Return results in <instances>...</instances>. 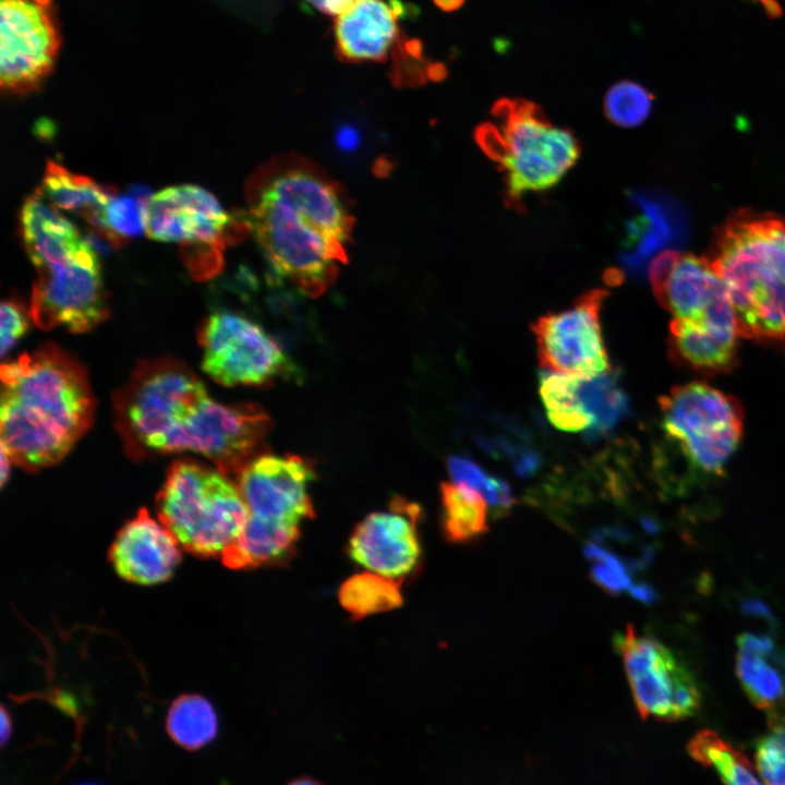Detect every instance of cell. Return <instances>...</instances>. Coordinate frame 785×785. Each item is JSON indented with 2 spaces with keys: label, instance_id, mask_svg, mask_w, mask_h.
Instances as JSON below:
<instances>
[{
  "label": "cell",
  "instance_id": "obj_3",
  "mask_svg": "<svg viewBox=\"0 0 785 785\" xmlns=\"http://www.w3.org/2000/svg\"><path fill=\"white\" fill-rule=\"evenodd\" d=\"M159 521L188 553L221 557L242 532L250 511L237 484L218 469L176 461L157 495Z\"/></svg>",
  "mask_w": 785,
  "mask_h": 785
},
{
  "label": "cell",
  "instance_id": "obj_25",
  "mask_svg": "<svg viewBox=\"0 0 785 785\" xmlns=\"http://www.w3.org/2000/svg\"><path fill=\"white\" fill-rule=\"evenodd\" d=\"M440 502L447 540L468 542L487 532V502L474 490L454 482H443Z\"/></svg>",
  "mask_w": 785,
  "mask_h": 785
},
{
  "label": "cell",
  "instance_id": "obj_46",
  "mask_svg": "<svg viewBox=\"0 0 785 785\" xmlns=\"http://www.w3.org/2000/svg\"><path fill=\"white\" fill-rule=\"evenodd\" d=\"M82 785H94V784H82Z\"/></svg>",
  "mask_w": 785,
  "mask_h": 785
},
{
  "label": "cell",
  "instance_id": "obj_44",
  "mask_svg": "<svg viewBox=\"0 0 785 785\" xmlns=\"http://www.w3.org/2000/svg\"><path fill=\"white\" fill-rule=\"evenodd\" d=\"M434 3L444 11H454L459 9L464 0H433Z\"/></svg>",
  "mask_w": 785,
  "mask_h": 785
},
{
  "label": "cell",
  "instance_id": "obj_18",
  "mask_svg": "<svg viewBox=\"0 0 785 785\" xmlns=\"http://www.w3.org/2000/svg\"><path fill=\"white\" fill-rule=\"evenodd\" d=\"M419 505L395 497L387 511L366 516L349 540V556L370 571L397 578L416 565L421 547L416 524Z\"/></svg>",
  "mask_w": 785,
  "mask_h": 785
},
{
  "label": "cell",
  "instance_id": "obj_5",
  "mask_svg": "<svg viewBox=\"0 0 785 785\" xmlns=\"http://www.w3.org/2000/svg\"><path fill=\"white\" fill-rule=\"evenodd\" d=\"M494 113L495 123L482 128L479 140L498 161L511 198L551 189L578 159L572 133L547 121L536 106L504 99Z\"/></svg>",
  "mask_w": 785,
  "mask_h": 785
},
{
  "label": "cell",
  "instance_id": "obj_15",
  "mask_svg": "<svg viewBox=\"0 0 785 785\" xmlns=\"http://www.w3.org/2000/svg\"><path fill=\"white\" fill-rule=\"evenodd\" d=\"M233 226V218L218 200L192 184L159 191L150 196L145 208V231L152 239L197 244L219 256Z\"/></svg>",
  "mask_w": 785,
  "mask_h": 785
},
{
  "label": "cell",
  "instance_id": "obj_22",
  "mask_svg": "<svg viewBox=\"0 0 785 785\" xmlns=\"http://www.w3.org/2000/svg\"><path fill=\"white\" fill-rule=\"evenodd\" d=\"M39 191L56 208L84 217L108 240L104 221L105 208L112 197L108 189L49 161Z\"/></svg>",
  "mask_w": 785,
  "mask_h": 785
},
{
  "label": "cell",
  "instance_id": "obj_36",
  "mask_svg": "<svg viewBox=\"0 0 785 785\" xmlns=\"http://www.w3.org/2000/svg\"><path fill=\"white\" fill-rule=\"evenodd\" d=\"M28 328V316L17 301L7 300L1 304L0 349L4 357L23 337Z\"/></svg>",
  "mask_w": 785,
  "mask_h": 785
},
{
  "label": "cell",
  "instance_id": "obj_21",
  "mask_svg": "<svg viewBox=\"0 0 785 785\" xmlns=\"http://www.w3.org/2000/svg\"><path fill=\"white\" fill-rule=\"evenodd\" d=\"M632 203L638 213L627 222L620 255L621 264L632 274L643 271L650 259L669 250L676 229L668 207L648 194L635 193Z\"/></svg>",
  "mask_w": 785,
  "mask_h": 785
},
{
  "label": "cell",
  "instance_id": "obj_10",
  "mask_svg": "<svg viewBox=\"0 0 785 785\" xmlns=\"http://www.w3.org/2000/svg\"><path fill=\"white\" fill-rule=\"evenodd\" d=\"M31 317L41 329L84 333L108 315L98 256L89 242L65 258L36 267Z\"/></svg>",
  "mask_w": 785,
  "mask_h": 785
},
{
  "label": "cell",
  "instance_id": "obj_33",
  "mask_svg": "<svg viewBox=\"0 0 785 785\" xmlns=\"http://www.w3.org/2000/svg\"><path fill=\"white\" fill-rule=\"evenodd\" d=\"M147 202L131 194L112 196L104 213L108 241L119 244L123 239L136 237L145 231V208Z\"/></svg>",
  "mask_w": 785,
  "mask_h": 785
},
{
  "label": "cell",
  "instance_id": "obj_23",
  "mask_svg": "<svg viewBox=\"0 0 785 785\" xmlns=\"http://www.w3.org/2000/svg\"><path fill=\"white\" fill-rule=\"evenodd\" d=\"M299 539L298 526L264 520L250 515L221 560L232 569L258 567L287 558Z\"/></svg>",
  "mask_w": 785,
  "mask_h": 785
},
{
  "label": "cell",
  "instance_id": "obj_42",
  "mask_svg": "<svg viewBox=\"0 0 785 785\" xmlns=\"http://www.w3.org/2000/svg\"><path fill=\"white\" fill-rule=\"evenodd\" d=\"M11 462H13L11 457L9 456L7 450L1 446L0 481H1L2 486L4 485V483L8 480Z\"/></svg>",
  "mask_w": 785,
  "mask_h": 785
},
{
  "label": "cell",
  "instance_id": "obj_40",
  "mask_svg": "<svg viewBox=\"0 0 785 785\" xmlns=\"http://www.w3.org/2000/svg\"><path fill=\"white\" fill-rule=\"evenodd\" d=\"M741 611L751 617L763 619L769 624L775 625V619L769 607L758 599L748 597L741 602Z\"/></svg>",
  "mask_w": 785,
  "mask_h": 785
},
{
  "label": "cell",
  "instance_id": "obj_38",
  "mask_svg": "<svg viewBox=\"0 0 785 785\" xmlns=\"http://www.w3.org/2000/svg\"><path fill=\"white\" fill-rule=\"evenodd\" d=\"M361 142L359 130L351 124L340 125L335 134V143L337 147L346 153L357 149Z\"/></svg>",
  "mask_w": 785,
  "mask_h": 785
},
{
  "label": "cell",
  "instance_id": "obj_6",
  "mask_svg": "<svg viewBox=\"0 0 785 785\" xmlns=\"http://www.w3.org/2000/svg\"><path fill=\"white\" fill-rule=\"evenodd\" d=\"M667 440L698 476H718L742 434L740 403L705 383L676 386L660 401Z\"/></svg>",
  "mask_w": 785,
  "mask_h": 785
},
{
  "label": "cell",
  "instance_id": "obj_41",
  "mask_svg": "<svg viewBox=\"0 0 785 785\" xmlns=\"http://www.w3.org/2000/svg\"><path fill=\"white\" fill-rule=\"evenodd\" d=\"M629 592L641 602H653L655 597L654 590L644 583L633 584Z\"/></svg>",
  "mask_w": 785,
  "mask_h": 785
},
{
  "label": "cell",
  "instance_id": "obj_43",
  "mask_svg": "<svg viewBox=\"0 0 785 785\" xmlns=\"http://www.w3.org/2000/svg\"><path fill=\"white\" fill-rule=\"evenodd\" d=\"M1 742H7L11 735L12 723L10 714L5 711L4 706L1 708Z\"/></svg>",
  "mask_w": 785,
  "mask_h": 785
},
{
  "label": "cell",
  "instance_id": "obj_34",
  "mask_svg": "<svg viewBox=\"0 0 785 785\" xmlns=\"http://www.w3.org/2000/svg\"><path fill=\"white\" fill-rule=\"evenodd\" d=\"M585 554L592 561V576L595 582L611 593L630 591L633 584L628 568L618 557L595 544H588Z\"/></svg>",
  "mask_w": 785,
  "mask_h": 785
},
{
  "label": "cell",
  "instance_id": "obj_13",
  "mask_svg": "<svg viewBox=\"0 0 785 785\" xmlns=\"http://www.w3.org/2000/svg\"><path fill=\"white\" fill-rule=\"evenodd\" d=\"M606 293L593 290L532 325L538 357L550 372L592 376L611 370L604 346L600 313Z\"/></svg>",
  "mask_w": 785,
  "mask_h": 785
},
{
  "label": "cell",
  "instance_id": "obj_35",
  "mask_svg": "<svg viewBox=\"0 0 785 785\" xmlns=\"http://www.w3.org/2000/svg\"><path fill=\"white\" fill-rule=\"evenodd\" d=\"M753 219L771 263L785 279V219L757 213Z\"/></svg>",
  "mask_w": 785,
  "mask_h": 785
},
{
  "label": "cell",
  "instance_id": "obj_14",
  "mask_svg": "<svg viewBox=\"0 0 785 785\" xmlns=\"http://www.w3.org/2000/svg\"><path fill=\"white\" fill-rule=\"evenodd\" d=\"M540 395L551 423L565 432L602 436L629 413V400L611 370L592 376L542 372Z\"/></svg>",
  "mask_w": 785,
  "mask_h": 785
},
{
  "label": "cell",
  "instance_id": "obj_30",
  "mask_svg": "<svg viewBox=\"0 0 785 785\" xmlns=\"http://www.w3.org/2000/svg\"><path fill=\"white\" fill-rule=\"evenodd\" d=\"M446 464L451 482L478 492L496 515L505 514L512 507L515 498L509 485L490 475L470 458L452 455L447 458Z\"/></svg>",
  "mask_w": 785,
  "mask_h": 785
},
{
  "label": "cell",
  "instance_id": "obj_26",
  "mask_svg": "<svg viewBox=\"0 0 785 785\" xmlns=\"http://www.w3.org/2000/svg\"><path fill=\"white\" fill-rule=\"evenodd\" d=\"M690 757L711 766L724 785H764L745 753L711 729L698 732L688 744Z\"/></svg>",
  "mask_w": 785,
  "mask_h": 785
},
{
  "label": "cell",
  "instance_id": "obj_7",
  "mask_svg": "<svg viewBox=\"0 0 785 785\" xmlns=\"http://www.w3.org/2000/svg\"><path fill=\"white\" fill-rule=\"evenodd\" d=\"M207 398L201 379L177 361L157 360L137 367L114 401L130 451L157 452L164 438Z\"/></svg>",
  "mask_w": 785,
  "mask_h": 785
},
{
  "label": "cell",
  "instance_id": "obj_9",
  "mask_svg": "<svg viewBox=\"0 0 785 785\" xmlns=\"http://www.w3.org/2000/svg\"><path fill=\"white\" fill-rule=\"evenodd\" d=\"M270 427L255 403L222 404L209 397L161 442L157 452L203 455L228 478H237L255 457Z\"/></svg>",
  "mask_w": 785,
  "mask_h": 785
},
{
  "label": "cell",
  "instance_id": "obj_24",
  "mask_svg": "<svg viewBox=\"0 0 785 785\" xmlns=\"http://www.w3.org/2000/svg\"><path fill=\"white\" fill-rule=\"evenodd\" d=\"M669 335L673 357L698 371L726 372L737 361V333L700 329L673 318Z\"/></svg>",
  "mask_w": 785,
  "mask_h": 785
},
{
  "label": "cell",
  "instance_id": "obj_29",
  "mask_svg": "<svg viewBox=\"0 0 785 785\" xmlns=\"http://www.w3.org/2000/svg\"><path fill=\"white\" fill-rule=\"evenodd\" d=\"M339 601L355 619L390 611L401 605L399 584L389 577L376 572H363L350 577L339 590Z\"/></svg>",
  "mask_w": 785,
  "mask_h": 785
},
{
  "label": "cell",
  "instance_id": "obj_27",
  "mask_svg": "<svg viewBox=\"0 0 785 785\" xmlns=\"http://www.w3.org/2000/svg\"><path fill=\"white\" fill-rule=\"evenodd\" d=\"M166 728L174 742L188 750H196L216 737L218 717L204 697L183 695L171 703Z\"/></svg>",
  "mask_w": 785,
  "mask_h": 785
},
{
  "label": "cell",
  "instance_id": "obj_12",
  "mask_svg": "<svg viewBox=\"0 0 785 785\" xmlns=\"http://www.w3.org/2000/svg\"><path fill=\"white\" fill-rule=\"evenodd\" d=\"M51 0H0V78L25 93L50 72L59 49Z\"/></svg>",
  "mask_w": 785,
  "mask_h": 785
},
{
  "label": "cell",
  "instance_id": "obj_28",
  "mask_svg": "<svg viewBox=\"0 0 785 785\" xmlns=\"http://www.w3.org/2000/svg\"><path fill=\"white\" fill-rule=\"evenodd\" d=\"M770 656L738 649L736 671L751 702L773 712L785 701V671L769 662Z\"/></svg>",
  "mask_w": 785,
  "mask_h": 785
},
{
  "label": "cell",
  "instance_id": "obj_1",
  "mask_svg": "<svg viewBox=\"0 0 785 785\" xmlns=\"http://www.w3.org/2000/svg\"><path fill=\"white\" fill-rule=\"evenodd\" d=\"M245 219L274 283L318 297L347 262L352 218L338 188L312 167L280 166L264 176Z\"/></svg>",
  "mask_w": 785,
  "mask_h": 785
},
{
  "label": "cell",
  "instance_id": "obj_32",
  "mask_svg": "<svg viewBox=\"0 0 785 785\" xmlns=\"http://www.w3.org/2000/svg\"><path fill=\"white\" fill-rule=\"evenodd\" d=\"M772 715L754 742L756 768L764 785H785V717Z\"/></svg>",
  "mask_w": 785,
  "mask_h": 785
},
{
  "label": "cell",
  "instance_id": "obj_8",
  "mask_svg": "<svg viewBox=\"0 0 785 785\" xmlns=\"http://www.w3.org/2000/svg\"><path fill=\"white\" fill-rule=\"evenodd\" d=\"M202 369L215 382L264 386L298 377L279 342L253 319L230 311L210 314L200 331Z\"/></svg>",
  "mask_w": 785,
  "mask_h": 785
},
{
  "label": "cell",
  "instance_id": "obj_17",
  "mask_svg": "<svg viewBox=\"0 0 785 785\" xmlns=\"http://www.w3.org/2000/svg\"><path fill=\"white\" fill-rule=\"evenodd\" d=\"M654 294L675 319L698 328L738 333L726 286L708 258L678 252Z\"/></svg>",
  "mask_w": 785,
  "mask_h": 785
},
{
  "label": "cell",
  "instance_id": "obj_2",
  "mask_svg": "<svg viewBox=\"0 0 785 785\" xmlns=\"http://www.w3.org/2000/svg\"><path fill=\"white\" fill-rule=\"evenodd\" d=\"M93 414L87 375L63 350L44 346L1 366V446L24 469L60 461Z\"/></svg>",
  "mask_w": 785,
  "mask_h": 785
},
{
  "label": "cell",
  "instance_id": "obj_39",
  "mask_svg": "<svg viewBox=\"0 0 785 785\" xmlns=\"http://www.w3.org/2000/svg\"><path fill=\"white\" fill-rule=\"evenodd\" d=\"M324 14L337 17L353 7L359 0H302Z\"/></svg>",
  "mask_w": 785,
  "mask_h": 785
},
{
  "label": "cell",
  "instance_id": "obj_4",
  "mask_svg": "<svg viewBox=\"0 0 785 785\" xmlns=\"http://www.w3.org/2000/svg\"><path fill=\"white\" fill-rule=\"evenodd\" d=\"M706 258L726 286L739 337L785 347V279L763 247L753 212L727 218Z\"/></svg>",
  "mask_w": 785,
  "mask_h": 785
},
{
  "label": "cell",
  "instance_id": "obj_11",
  "mask_svg": "<svg viewBox=\"0 0 785 785\" xmlns=\"http://www.w3.org/2000/svg\"><path fill=\"white\" fill-rule=\"evenodd\" d=\"M639 714L663 721L692 716L701 703L689 669L656 639L631 627L614 638Z\"/></svg>",
  "mask_w": 785,
  "mask_h": 785
},
{
  "label": "cell",
  "instance_id": "obj_19",
  "mask_svg": "<svg viewBox=\"0 0 785 785\" xmlns=\"http://www.w3.org/2000/svg\"><path fill=\"white\" fill-rule=\"evenodd\" d=\"M181 548L168 528L142 508L117 533L109 559L122 579L150 585L172 576L182 558Z\"/></svg>",
  "mask_w": 785,
  "mask_h": 785
},
{
  "label": "cell",
  "instance_id": "obj_37",
  "mask_svg": "<svg viewBox=\"0 0 785 785\" xmlns=\"http://www.w3.org/2000/svg\"><path fill=\"white\" fill-rule=\"evenodd\" d=\"M512 462L517 474L520 476H530L541 468V455L534 449L528 448Z\"/></svg>",
  "mask_w": 785,
  "mask_h": 785
},
{
  "label": "cell",
  "instance_id": "obj_45",
  "mask_svg": "<svg viewBox=\"0 0 785 785\" xmlns=\"http://www.w3.org/2000/svg\"><path fill=\"white\" fill-rule=\"evenodd\" d=\"M287 785H322L321 783L310 778V777H300L297 780H293Z\"/></svg>",
  "mask_w": 785,
  "mask_h": 785
},
{
  "label": "cell",
  "instance_id": "obj_16",
  "mask_svg": "<svg viewBox=\"0 0 785 785\" xmlns=\"http://www.w3.org/2000/svg\"><path fill=\"white\" fill-rule=\"evenodd\" d=\"M312 466L295 455L261 454L235 478L250 515L298 526L314 515L307 492L314 480Z\"/></svg>",
  "mask_w": 785,
  "mask_h": 785
},
{
  "label": "cell",
  "instance_id": "obj_31",
  "mask_svg": "<svg viewBox=\"0 0 785 785\" xmlns=\"http://www.w3.org/2000/svg\"><path fill=\"white\" fill-rule=\"evenodd\" d=\"M653 97L649 90L632 81L614 84L604 98V110L611 122L623 128L640 125L649 117Z\"/></svg>",
  "mask_w": 785,
  "mask_h": 785
},
{
  "label": "cell",
  "instance_id": "obj_20",
  "mask_svg": "<svg viewBox=\"0 0 785 785\" xmlns=\"http://www.w3.org/2000/svg\"><path fill=\"white\" fill-rule=\"evenodd\" d=\"M398 0H359L334 22L335 48L350 62L382 61L399 36Z\"/></svg>",
  "mask_w": 785,
  "mask_h": 785
}]
</instances>
